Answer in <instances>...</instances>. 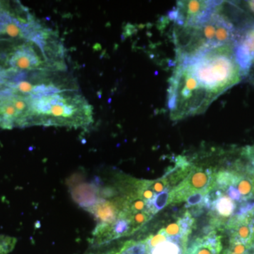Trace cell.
Here are the masks:
<instances>
[{
	"label": "cell",
	"instance_id": "1",
	"mask_svg": "<svg viewBox=\"0 0 254 254\" xmlns=\"http://www.w3.org/2000/svg\"><path fill=\"white\" fill-rule=\"evenodd\" d=\"M242 78L232 44L177 58L169 82L170 118L178 121L204 113L214 100Z\"/></svg>",
	"mask_w": 254,
	"mask_h": 254
},
{
	"label": "cell",
	"instance_id": "2",
	"mask_svg": "<svg viewBox=\"0 0 254 254\" xmlns=\"http://www.w3.org/2000/svg\"><path fill=\"white\" fill-rule=\"evenodd\" d=\"M31 126L80 128L93 123L91 105L73 89L28 96Z\"/></svg>",
	"mask_w": 254,
	"mask_h": 254
},
{
	"label": "cell",
	"instance_id": "3",
	"mask_svg": "<svg viewBox=\"0 0 254 254\" xmlns=\"http://www.w3.org/2000/svg\"><path fill=\"white\" fill-rule=\"evenodd\" d=\"M237 33L235 25L219 11L200 24L177 26L174 36L177 58L225 45H233Z\"/></svg>",
	"mask_w": 254,
	"mask_h": 254
},
{
	"label": "cell",
	"instance_id": "4",
	"mask_svg": "<svg viewBox=\"0 0 254 254\" xmlns=\"http://www.w3.org/2000/svg\"><path fill=\"white\" fill-rule=\"evenodd\" d=\"M31 127L28 97L0 91V128L11 129Z\"/></svg>",
	"mask_w": 254,
	"mask_h": 254
},
{
	"label": "cell",
	"instance_id": "5",
	"mask_svg": "<svg viewBox=\"0 0 254 254\" xmlns=\"http://www.w3.org/2000/svg\"><path fill=\"white\" fill-rule=\"evenodd\" d=\"M222 4L220 1H179L168 16L175 26H195L218 12Z\"/></svg>",
	"mask_w": 254,
	"mask_h": 254
},
{
	"label": "cell",
	"instance_id": "6",
	"mask_svg": "<svg viewBox=\"0 0 254 254\" xmlns=\"http://www.w3.org/2000/svg\"><path fill=\"white\" fill-rule=\"evenodd\" d=\"M214 187L215 178L211 169L193 167L189 176L170 191L168 205L185 201L189 195L198 192L207 193Z\"/></svg>",
	"mask_w": 254,
	"mask_h": 254
},
{
	"label": "cell",
	"instance_id": "7",
	"mask_svg": "<svg viewBox=\"0 0 254 254\" xmlns=\"http://www.w3.org/2000/svg\"><path fill=\"white\" fill-rule=\"evenodd\" d=\"M235 58L240 68L242 78L247 76L254 58V22L237 28L233 43Z\"/></svg>",
	"mask_w": 254,
	"mask_h": 254
},
{
	"label": "cell",
	"instance_id": "8",
	"mask_svg": "<svg viewBox=\"0 0 254 254\" xmlns=\"http://www.w3.org/2000/svg\"><path fill=\"white\" fill-rule=\"evenodd\" d=\"M222 250L220 237L212 232L207 236L195 240L190 248L187 249L185 254H221Z\"/></svg>",
	"mask_w": 254,
	"mask_h": 254
},
{
	"label": "cell",
	"instance_id": "9",
	"mask_svg": "<svg viewBox=\"0 0 254 254\" xmlns=\"http://www.w3.org/2000/svg\"><path fill=\"white\" fill-rule=\"evenodd\" d=\"M236 209L235 202L226 195H222L215 203L212 210H215L222 218L231 216Z\"/></svg>",
	"mask_w": 254,
	"mask_h": 254
},
{
	"label": "cell",
	"instance_id": "10",
	"mask_svg": "<svg viewBox=\"0 0 254 254\" xmlns=\"http://www.w3.org/2000/svg\"><path fill=\"white\" fill-rule=\"evenodd\" d=\"M170 193V189H166L161 193L155 195L154 199L151 200L148 203V208H149L150 213L152 215H155V214L160 211V210L165 208L167 205H168Z\"/></svg>",
	"mask_w": 254,
	"mask_h": 254
},
{
	"label": "cell",
	"instance_id": "11",
	"mask_svg": "<svg viewBox=\"0 0 254 254\" xmlns=\"http://www.w3.org/2000/svg\"><path fill=\"white\" fill-rule=\"evenodd\" d=\"M164 233L168 237H179V238L187 239L188 236L185 235L182 231L181 225L178 220L176 222L169 224L166 227L162 229Z\"/></svg>",
	"mask_w": 254,
	"mask_h": 254
},
{
	"label": "cell",
	"instance_id": "12",
	"mask_svg": "<svg viewBox=\"0 0 254 254\" xmlns=\"http://www.w3.org/2000/svg\"><path fill=\"white\" fill-rule=\"evenodd\" d=\"M17 240L14 237L0 235V254L11 253L16 247Z\"/></svg>",
	"mask_w": 254,
	"mask_h": 254
},
{
	"label": "cell",
	"instance_id": "13",
	"mask_svg": "<svg viewBox=\"0 0 254 254\" xmlns=\"http://www.w3.org/2000/svg\"><path fill=\"white\" fill-rule=\"evenodd\" d=\"M150 185L156 195L170 187L168 179L164 177L159 180H150Z\"/></svg>",
	"mask_w": 254,
	"mask_h": 254
},
{
	"label": "cell",
	"instance_id": "14",
	"mask_svg": "<svg viewBox=\"0 0 254 254\" xmlns=\"http://www.w3.org/2000/svg\"><path fill=\"white\" fill-rule=\"evenodd\" d=\"M205 194L206 193L198 192V193H193V194L189 195L186 200H185V201L187 202L185 206L187 208L197 206V205L201 206V205H203V199H204Z\"/></svg>",
	"mask_w": 254,
	"mask_h": 254
},
{
	"label": "cell",
	"instance_id": "15",
	"mask_svg": "<svg viewBox=\"0 0 254 254\" xmlns=\"http://www.w3.org/2000/svg\"><path fill=\"white\" fill-rule=\"evenodd\" d=\"M225 190H227V194L228 195V196L230 197L232 200H235V201L237 202L243 201L242 195H241L240 191L237 190L236 187L230 186L227 187Z\"/></svg>",
	"mask_w": 254,
	"mask_h": 254
},
{
	"label": "cell",
	"instance_id": "16",
	"mask_svg": "<svg viewBox=\"0 0 254 254\" xmlns=\"http://www.w3.org/2000/svg\"><path fill=\"white\" fill-rule=\"evenodd\" d=\"M247 8L251 11L252 14H254V1H247L245 3Z\"/></svg>",
	"mask_w": 254,
	"mask_h": 254
},
{
	"label": "cell",
	"instance_id": "17",
	"mask_svg": "<svg viewBox=\"0 0 254 254\" xmlns=\"http://www.w3.org/2000/svg\"><path fill=\"white\" fill-rule=\"evenodd\" d=\"M1 86H2V81L1 78V68H0V90H1Z\"/></svg>",
	"mask_w": 254,
	"mask_h": 254
}]
</instances>
